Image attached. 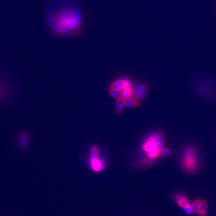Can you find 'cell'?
<instances>
[{"mask_svg": "<svg viewBox=\"0 0 216 216\" xmlns=\"http://www.w3.org/2000/svg\"><path fill=\"white\" fill-rule=\"evenodd\" d=\"M201 202V199H195V200L193 201V202L191 204V206L192 207L193 209V213L194 214H196L198 212V208H199V205Z\"/></svg>", "mask_w": 216, "mask_h": 216, "instance_id": "obj_16", "label": "cell"}, {"mask_svg": "<svg viewBox=\"0 0 216 216\" xmlns=\"http://www.w3.org/2000/svg\"><path fill=\"white\" fill-rule=\"evenodd\" d=\"M181 167L187 174L196 172L199 167V160L196 148L192 146L186 147L181 158Z\"/></svg>", "mask_w": 216, "mask_h": 216, "instance_id": "obj_2", "label": "cell"}, {"mask_svg": "<svg viewBox=\"0 0 216 216\" xmlns=\"http://www.w3.org/2000/svg\"><path fill=\"white\" fill-rule=\"evenodd\" d=\"M133 94V88L132 87L127 88L122 91V98L124 100L132 98Z\"/></svg>", "mask_w": 216, "mask_h": 216, "instance_id": "obj_12", "label": "cell"}, {"mask_svg": "<svg viewBox=\"0 0 216 216\" xmlns=\"http://www.w3.org/2000/svg\"><path fill=\"white\" fill-rule=\"evenodd\" d=\"M90 159V160H94V159H99L98 149L96 146L93 147L91 149Z\"/></svg>", "mask_w": 216, "mask_h": 216, "instance_id": "obj_15", "label": "cell"}, {"mask_svg": "<svg viewBox=\"0 0 216 216\" xmlns=\"http://www.w3.org/2000/svg\"><path fill=\"white\" fill-rule=\"evenodd\" d=\"M172 154V150L169 148H162L159 151V157H167Z\"/></svg>", "mask_w": 216, "mask_h": 216, "instance_id": "obj_17", "label": "cell"}, {"mask_svg": "<svg viewBox=\"0 0 216 216\" xmlns=\"http://www.w3.org/2000/svg\"><path fill=\"white\" fill-rule=\"evenodd\" d=\"M31 142V136L28 131L25 130H21L16 138V147L19 151L24 152L29 148Z\"/></svg>", "mask_w": 216, "mask_h": 216, "instance_id": "obj_4", "label": "cell"}, {"mask_svg": "<svg viewBox=\"0 0 216 216\" xmlns=\"http://www.w3.org/2000/svg\"><path fill=\"white\" fill-rule=\"evenodd\" d=\"M90 163L92 170L95 172H100L103 168V163L100 159L90 160Z\"/></svg>", "mask_w": 216, "mask_h": 216, "instance_id": "obj_8", "label": "cell"}, {"mask_svg": "<svg viewBox=\"0 0 216 216\" xmlns=\"http://www.w3.org/2000/svg\"><path fill=\"white\" fill-rule=\"evenodd\" d=\"M174 200L176 204L182 208L190 204L188 198L183 193H178L174 196Z\"/></svg>", "mask_w": 216, "mask_h": 216, "instance_id": "obj_7", "label": "cell"}, {"mask_svg": "<svg viewBox=\"0 0 216 216\" xmlns=\"http://www.w3.org/2000/svg\"><path fill=\"white\" fill-rule=\"evenodd\" d=\"M198 216H206V213H198Z\"/></svg>", "mask_w": 216, "mask_h": 216, "instance_id": "obj_19", "label": "cell"}, {"mask_svg": "<svg viewBox=\"0 0 216 216\" xmlns=\"http://www.w3.org/2000/svg\"><path fill=\"white\" fill-rule=\"evenodd\" d=\"M124 101L125 106L130 108H134L137 107V106L139 105V103H140L139 102H138L137 100H136L133 97L128 98V99L125 100Z\"/></svg>", "mask_w": 216, "mask_h": 216, "instance_id": "obj_11", "label": "cell"}, {"mask_svg": "<svg viewBox=\"0 0 216 216\" xmlns=\"http://www.w3.org/2000/svg\"><path fill=\"white\" fill-rule=\"evenodd\" d=\"M45 16L49 29L56 37H78L85 29V14L78 0H52Z\"/></svg>", "mask_w": 216, "mask_h": 216, "instance_id": "obj_1", "label": "cell"}, {"mask_svg": "<svg viewBox=\"0 0 216 216\" xmlns=\"http://www.w3.org/2000/svg\"><path fill=\"white\" fill-rule=\"evenodd\" d=\"M148 91V87L145 84H140L133 88V98L137 100L138 102H142L147 96Z\"/></svg>", "mask_w": 216, "mask_h": 216, "instance_id": "obj_5", "label": "cell"}, {"mask_svg": "<svg viewBox=\"0 0 216 216\" xmlns=\"http://www.w3.org/2000/svg\"><path fill=\"white\" fill-rule=\"evenodd\" d=\"M109 94L112 97L115 98L116 100L122 98V91L118 90L113 88H110L109 90Z\"/></svg>", "mask_w": 216, "mask_h": 216, "instance_id": "obj_13", "label": "cell"}, {"mask_svg": "<svg viewBox=\"0 0 216 216\" xmlns=\"http://www.w3.org/2000/svg\"><path fill=\"white\" fill-rule=\"evenodd\" d=\"M183 210H184V211L186 213V214H187L188 216H190V215L193 214V209H192V207H191L190 204L189 205H187V206H186V207H184L183 208Z\"/></svg>", "mask_w": 216, "mask_h": 216, "instance_id": "obj_18", "label": "cell"}, {"mask_svg": "<svg viewBox=\"0 0 216 216\" xmlns=\"http://www.w3.org/2000/svg\"><path fill=\"white\" fill-rule=\"evenodd\" d=\"M163 147H164V138L163 136L160 133L150 136L143 145L144 150L151 159L159 157V151Z\"/></svg>", "mask_w": 216, "mask_h": 216, "instance_id": "obj_3", "label": "cell"}, {"mask_svg": "<svg viewBox=\"0 0 216 216\" xmlns=\"http://www.w3.org/2000/svg\"><path fill=\"white\" fill-rule=\"evenodd\" d=\"M9 92V87L4 82L0 81V102L7 95Z\"/></svg>", "mask_w": 216, "mask_h": 216, "instance_id": "obj_9", "label": "cell"}, {"mask_svg": "<svg viewBox=\"0 0 216 216\" xmlns=\"http://www.w3.org/2000/svg\"><path fill=\"white\" fill-rule=\"evenodd\" d=\"M131 87H132V85L130 82L127 79H124L114 81L110 85V88H113L118 90L121 91Z\"/></svg>", "mask_w": 216, "mask_h": 216, "instance_id": "obj_6", "label": "cell"}, {"mask_svg": "<svg viewBox=\"0 0 216 216\" xmlns=\"http://www.w3.org/2000/svg\"><path fill=\"white\" fill-rule=\"evenodd\" d=\"M208 202L202 199L201 200V202L199 205V208H198V212L200 213H206L207 210H208Z\"/></svg>", "mask_w": 216, "mask_h": 216, "instance_id": "obj_14", "label": "cell"}, {"mask_svg": "<svg viewBox=\"0 0 216 216\" xmlns=\"http://www.w3.org/2000/svg\"><path fill=\"white\" fill-rule=\"evenodd\" d=\"M124 106H125V105H124V101L123 99L120 98V99L117 100L116 106H115V114L118 116L121 115L122 112H123Z\"/></svg>", "mask_w": 216, "mask_h": 216, "instance_id": "obj_10", "label": "cell"}]
</instances>
